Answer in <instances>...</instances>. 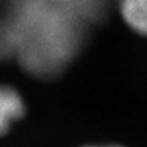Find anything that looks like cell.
Wrapping results in <instances>:
<instances>
[{"label": "cell", "mask_w": 147, "mask_h": 147, "mask_svg": "<svg viewBox=\"0 0 147 147\" xmlns=\"http://www.w3.org/2000/svg\"><path fill=\"white\" fill-rule=\"evenodd\" d=\"M86 147H120V146H86Z\"/></svg>", "instance_id": "6"}, {"label": "cell", "mask_w": 147, "mask_h": 147, "mask_svg": "<svg viewBox=\"0 0 147 147\" xmlns=\"http://www.w3.org/2000/svg\"><path fill=\"white\" fill-rule=\"evenodd\" d=\"M119 10L134 32L147 38V0H119Z\"/></svg>", "instance_id": "3"}, {"label": "cell", "mask_w": 147, "mask_h": 147, "mask_svg": "<svg viewBox=\"0 0 147 147\" xmlns=\"http://www.w3.org/2000/svg\"><path fill=\"white\" fill-rule=\"evenodd\" d=\"M85 22L98 21L106 10L107 0H61Z\"/></svg>", "instance_id": "4"}, {"label": "cell", "mask_w": 147, "mask_h": 147, "mask_svg": "<svg viewBox=\"0 0 147 147\" xmlns=\"http://www.w3.org/2000/svg\"><path fill=\"white\" fill-rule=\"evenodd\" d=\"M8 54H13L12 43H10L7 21H5V17L3 16V18H0V59L7 57Z\"/></svg>", "instance_id": "5"}, {"label": "cell", "mask_w": 147, "mask_h": 147, "mask_svg": "<svg viewBox=\"0 0 147 147\" xmlns=\"http://www.w3.org/2000/svg\"><path fill=\"white\" fill-rule=\"evenodd\" d=\"M4 17L13 54L39 78L63 71L85 39V21L61 0H9Z\"/></svg>", "instance_id": "1"}, {"label": "cell", "mask_w": 147, "mask_h": 147, "mask_svg": "<svg viewBox=\"0 0 147 147\" xmlns=\"http://www.w3.org/2000/svg\"><path fill=\"white\" fill-rule=\"evenodd\" d=\"M25 114V102L13 86L0 84V136H4L12 124Z\"/></svg>", "instance_id": "2"}]
</instances>
